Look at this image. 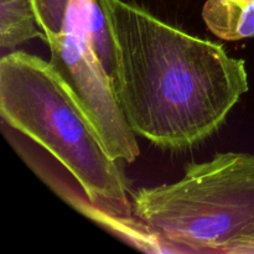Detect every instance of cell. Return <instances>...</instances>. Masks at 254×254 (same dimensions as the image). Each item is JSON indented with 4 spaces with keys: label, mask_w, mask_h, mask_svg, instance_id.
<instances>
[{
    "label": "cell",
    "mask_w": 254,
    "mask_h": 254,
    "mask_svg": "<svg viewBox=\"0 0 254 254\" xmlns=\"http://www.w3.org/2000/svg\"><path fill=\"white\" fill-rule=\"evenodd\" d=\"M106 4L118 55L113 87L134 133L170 150L215 134L250 89L245 60L130 2Z\"/></svg>",
    "instance_id": "obj_1"
},
{
    "label": "cell",
    "mask_w": 254,
    "mask_h": 254,
    "mask_svg": "<svg viewBox=\"0 0 254 254\" xmlns=\"http://www.w3.org/2000/svg\"><path fill=\"white\" fill-rule=\"evenodd\" d=\"M0 113L46 149L74 178L107 221H133L126 178L51 64L15 51L0 61Z\"/></svg>",
    "instance_id": "obj_2"
},
{
    "label": "cell",
    "mask_w": 254,
    "mask_h": 254,
    "mask_svg": "<svg viewBox=\"0 0 254 254\" xmlns=\"http://www.w3.org/2000/svg\"><path fill=\"white\" fill-rule=\"evenodd\" d=\"M131 202L136 218L185 253H222L254 226V155L188 164L181 180L140 189Z\"/></svg>",
    "instance_id": "obj_3"
},
{
    "label": "cell",
    "mask_w": 254,
    "mask_h": 254,
    "mask_svg": "<svg viewBox=\"0 0 254 254\" xmlns=\"http://www.w3.org/2000/svg\"><path fill=\"white\" fill-rule=\"evenodd\" d=\"M50 64L114 160L134 163L139 155L136 134L121 108L111 77L83 34H66L47 41Z\"/></svg>",
    "instance_id": "obj_4"
},
{
    "label": "cell",
    "mask_w": 254,
    "mask_h": 254,
    "mask_svg": "<svg viewBox=\"0 0 254 254\" xmlns=\"http://www.w3.org/2000/svg\"><path fill=\"white\" fill-rule=\"evenodd\" d=\"M202 17L207 29L222 40L254 37V0H207Z\"/></svg>",
    "instance_id": "obj_5"
},
{
    "label": "cell",
    "mask_w": 254,
    "mask_h": 254,
    "mask_svg": "<svg viewBox=\"0 0 254 254\" xmlns=\"http://www.w3.org/2000/svg\"><path fill=\"white\" fill-rule=\"evenodd\" d=\"M89 0H31L46 42L66 34H83Z\"/></svg>",
    "instance_id": "obj_6"
},
{
    "label": "cell",
    "mask_w": 254,
    "mask_h": 254,
    "mask_svg": "<svg viewBox=\"0 0 254 254\" xmlns=\"http://www.w3.org/2000/svg\"><path fill=\"white\" fill-rule=\"evenodd\" d=\"M83 35L104 71L111 77L112 83H114L118 71V55L106 0H89Z\"/></svg>",
    "instance_id": "obj_7"
},
{
    "label": "cell",
    "mask_w": 254,
    "mask_h": 254,
    "mask_svg": "<svg viewBox=\"0 0 254 254\" xmlns=\"http://www.w3.org/2000/svg\"><path fill=\"white\" fill-rule=\"evenodd\" d=\"M36 14L31 0H0V46L15 49L29 40L46 35L39 30Z\"/></svg>",
    "instance_id": "obj_8"
}]
</instances>
